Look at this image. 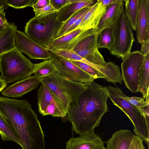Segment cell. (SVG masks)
I'll return each mask as SVG.
<instances>
[{"label":"cell","mask_w":149,"mask_h":149,"mask_svg":"<svg viewBox=\"0 0 149 149\" xmlns=\"http://www.w3.org/2000/svg\"><path fill=\"white\" fill-rule=\"evenodd\" d=\"M84 30H76L61 36L53 39L47 47L48 49L65 50L69 43L76 36Z\"/></svg>","instance_id":"25"},{"label":"cell","mask_w":149,"mask_h":149,"mask_svg":"<svg viewBox=\"0 0 149 149\" xmlns=\"http://www.w3.org/2000/svg\"><path fill=\"white\" fill-rule=\"evenodd\" d=\"M57 72L52 58L41 63L34 64L33 73L37 78L40 79L52 75Z\"/></svg>","instance_id":"26"},{"label":"cell","mask_w":149,"mask_h":149,"mask_svg":"<svg viewBox=\"0 0 149 149\" xmlns=\"http://www.w3.org/2000/svg\"><path fill=\"white\" fill-rule=\"evenodd\" d=\"M139 84L137 92H140L144 99L149 96V54L144 56L138 74Z\"/></svg>","instance_id":"22"},{"label":"cell","mask_w":149,"mask_h":149,"mask_svg":"<svg viewBox=\"0 0 149 149\" xmlns=\"http://www.w3.org/2000/svg\"><path fill=\"white\" fill-rule=\"evenodd\" d=\"M10 24L5 18V13L4 10L0 11V26L6 28L9 26Z\"/></svg>","instance_id":"35"},{"label":"cell","mask_w":149,"mask_h":149,"mask_svg":"<svg viewBox=\"0 0 149 149\" xmlns=\"http://www.w3.org/2000/svg\"><path fill=\"white\" fill-rule=\"evenodd\" d=\"M97 29L83 31L73 39L65 50H71L88 61L103 65L105 62L97 45Z\"/></svg>","instance_id":"6"},{"label":"cell","mask_w":149,"mask_h":149,"mask_svg":"<svg viewBox=\"0 0 149 149\" xmlns=\"http://www.w3.org/2000/svg\"><path fill=\"white\" fill-rule=\"evenodd\" d=\"M144 58L141 52L136 51L131 52L121 63L122 80L126 87L132 93L137 92L138 74Z\"/></svg>","instance_id":"9"},{"label":"cell","mask_w":149,"mask_h":149,"mask_svg":"<svg viewBox=\"0 0 149 149\" xmlns=\"http://www.w3.org/2000/svg\"><path fill=\"white\" fill-rule=\"evenodd\" d=\"M56 75L59 81L64 87L71 100V102L69 107H77L78 105V97L85 89V84L72 81L60 77L56 73Z\"/></svg>","instance_id":"19"},{"label":"cell","mask_w":149,"mask_h":149,"mask_svg":"<svg viewBox=\"0 0 149 149\" xmlns=\"http://www.w3.org/2000/svg\"><path fill=\"white\" fill-rule=\"evenodd\" d=\"M15 43L16 47L20 52L32 59L46 60L54 56L50 50L38 44L24 33L19 30L16 31Z\"/></svg>","instance_id":"10"},{"label":"cell","mask_w":149,"mask_h":149,"mask_svg":"<svg viewBox=\"0 0 149 149\" xmlns=\"http://www.w3.org/2000/svg\"><path fill=\"white\" fill-rule=\"evenodd\" d=\"M108 98L113 104L122 110L132 123L133 132L144 141L149 148V123L141 111L129 103L124 98V94L118 87L106 86Z\"/></svg>","instance_id":"4"},{"label":"cell","mask_w":149,"mask_h":149,"mask_svg":"<svg viewBox=\"0 0 149 149\" xmlns=\"http://www.w3.org/2000/svg\"><path fill=\"white\" fill-rule=\"evenodd\" d=\"M0 149H1L0 148Z\"/></svg>","instance_id":"43"},{"label":"cell","mask_w":149,"mask_h":149,"mask_svg":"<svg viewBox=\"0 0 149 149\" xmlns=\"http://www.w3.org/2000/svg\"><path fill=\"white\" fill-rule=\"evenodd\" d=\"M17 30V26L12 23L0 34V55L16 47L15 39Z\"/></svg>","instance_id":"20"},{"label":"cell","mask_w":149,"mask_h":149,"mask_svg":"<svg viewBox=\"0 0 149 149\" xmlns=\"http://www.w3.org/2000/svg\"><path fill=\"white\" fill-rule=\"evenodd\" d=\"M57 74L60 77L77 82L86 84L94 81V78L70 61L55 56L52 58Z\"/></svg>","instance_id":"11"},{"label":"cell","mask_w":149,"mask_h":149,"mask_svg":"<svg viewBox=\"0 0 149 149\" xmlns=\"http://www.w3.org/2000/svg\"><path fill=\"white\" fill-rule=\"evenodd\" d=\"M135 31L139 43L149 39V0H139Z\"/></svg>","instance_id":"14"},{"label":"cell","mask_w":149,"mask_h":149,"mask_svg":"<svg viewBox=\"0 0 149 149\" xmlns=\"http://www.w3.org/2000/svg\"><path fill=\"white\" fill-rule=\"evenodd\" d=\"M125 12L127 19L132 30L136 31L139 12V0H123Z\"/></svg>","instance_id":"23"},{"label":"cell","mask_w":149,"mask_h":149,"mask_svg":"<svg viewBox=\"0 0 149 149\" xmlns=\"http://www.w3.org/2000/svg\"><path fill=\"white\" fill-rule=\"evenodd\" d=\"M40 83L39 79L34 76H30L8 86L1 91V94L6 97H21L36 89Z\"/></svg>","instance_id":"13"},{"label":"cell","mask_w":149,"mask_h":149,"mask_svg":"<svg viewBox=\"0 0 149 149\" xmlns=\"http://www.w3.org/2000/svg\"><path fill=\"white\" fill-rule=\"evenodd\" d=\"M85 84L78 97V106L69 107L66 117L72 123V130L79 135L94 132L104 115L108 111L106 87L94 81Z\"/></svg>","instance_id":"2"},{"label":"cell","mask_w":149,"mask_h":149,"mask_svg":"<svg viewBox=\"0 0 149 149\" xmlns=\"http://www.w3.org/2000/svg\"><path fill=\"white\" fill-rule=\"evenodd\" d=\"M56 73L40 79L39 80L41 83L45 85L56 97L69 107L71 102V100L64 87L57 78Z\"/></svg>","instance_id":"17"},{"label":"cell","mask_w":149,"mask_h":149,"mask_svg":"<svg viewBox=\"0 0 149 149\" xmlns=\"http://www.w3.org/2000/svg\"><path fill=\"white\" fill-rule=\"evenodd\" d=\"M34 64L15 47L0 55V77L8 84L23 80L33 74Z\"/></svg>","instance_id":"3"},{"label":"cell","mask_w":149,"mask_h":149,"mask_svg":"<svg viewBox=\"0 0 149 149\" xmlns=\"http://www.w3.org/2000/svg\"><path fill=\"white\" fill-rule=\"evenodd\" d=\"M66 144V149H106L102 138L94 132L71 138Z\"/></svg>","instance_id":"12"},{"label":"cell","mask_w":149,"mask_h":149,"mask_svg":"<svg viewBox=\"0 0 149 149\" xmlns=\"http://www.w3.org/2000/svg\"><path fill=\"white\" fill-rule=\"evenodd\" d=\"M86 13L78 19L67 30L65 34L72 32L76 30L77 27L81 23ZM64 34V35H65Z\"/></svg>","instance_id":"37"},{"label":"cell","mask_w":149,"mask_h":149,"mask_svg":"<svg viewBox=\"0 0 149 149\" xmlns=\"http://www.w3.org/2000/svg\"><path fill=\"white\" fill-rule=\"evenodd\" d=\"M98 48H106L110 51L113 46V37L111 27L105 29L98 34L97 42Z\"/></svg>","instance_id":"28"},{"label":"cell","mask_w":149,"mask_h":149,"mask_svg":"<svg viewBox=\"0 0 149 149\" xmlns=\"http://www.w3.org/2000/svg\"><path fill=\"white\" fill-rule=\"evenodd\" d=\"M143 141L142 139L134 135L129 149H146Z\"/></svg>","instance_id":"34"},{"label":"cell","mask_w":149,"mask_h":149,"mask_svg":"<svg viewBox=\"0 0 149 149\" xmlns=\"http://www.w3.org/2000/svg\"><path fill=\"white\" fill-rule=\"evenodd\" d=\"M53 6L58 10L63 8L66 6L74 2L76 0H49Z\"/></svg>","instance_id":"33"},{"label":"cell","mask_w":149,"mask_h":149,"mask_svg":"<svg viewBox=\"0 0 149 149\" xmlns=\"http://www.w3.org/2000/svg\"><path fill=\"white\" fill-rule=\"evenodd\" d=\"M8 7L6 3V0H0V11L6 9Z\"/></svg>","instance_id":"41"},{"label":"cell","mask_w":149,"mask_h":149,"mask_svg":"<svg viewBox=\"0 0 149 149\" xmlns=\"http://www.w3.org/2000/svg\"><path fill=\"white\" fill-rule=\"evenodd\" d=\"M113 31V46L110 53L123 60L131 53L134 40L131 29L124 8L118 21L111 27Z\"/></svg>","instance_id":"7"},{"label":"cell","mask_w":149,"mask_h":149,"mask_svg":"<svg viewBox=\"0 0 149 149\" xmlns=\"http://www.w3.org/2000/svg\"><path fill=\"white\" fill-rule=\"evenodd\" d=\"M37 0H6L8 6L15 9L25 8L28 6L32 7Z\"/></svg>","instance_id":"30"},{"label":"cell","mask_w":149,"mask_h":149,"mask_svg":"<svg viewBox=\"0 0 149 149\" xmlns=\"http://www.w3.org/2000/svg\"><path fill=\"white\" fill-rule=\"evenodd\" d=\"M49 0H38L32 6L33 9H40L47 5Z\"/></svg>","instance_id":"38"},{"label":"cell","mask_w":149,"mask_h":149,"mask_svg":"<svg viewBox=\"0 0 149 149\" xmlns=\"http://www.w3.org/2000/svg\"><path fill=\"white\" fill-rule=\"evenodd\" d=\"M35 13V17H38L43 16L51 13H56L58 11L51 3L50 0L48 4L40 9H33Z\"/></svg>","instance_id":"31"},{"label":"cell","mask_w":149,"mask_h":149,"mask_svg":"<svg viewBox=\"0 0 149 149\" xmlns=\"http://www.w3.org/2000/svg\"><path fill=\"white\" fill-rule=\"evenodd\" d=\"M124 97L125 99L131 104L139 108H141L146 105V103L143 97L135 96L128 97L125 94Z\"/></svg>","instance_id":"32"},{"label":"cell","mask_w":149,"mask_h":149,"mask_svg":"<svg viewBox=\"0 0 149 149\" xmlns=\"http://www.w3.org/2000/svg\"><path fill=\"white\" fill-rule=\"evenodd\" d=\"M38 111L42 116L66 118L69 107L56 97L43 84L37 91Z\"/></svg>","instance_id":"8"},{"label":"cell","mask_w":149,"mask_h":149,"mask_svg":"<svg viewBox=\"0 0 149 149\" xmlns=\"http://www.w3.org/2000/svg\"><path fill=\"white\" fill-rule=\"evenodd\" d=\"M68 61L83 71L93 76L95 79L102 78L105 79L106 77L103 74L88 64L78 61Z\"/></svg>","instance_id":"29"},{"label":"cell","mask_w":149,"mask_h":149,"mask_svg":"<svg viewBox=\"0 0 149 149\" xmlns=\"http://www.w3.org/2000/svg\"><path fill=\"white\" fill-rule=\"evenodd\" d=\"M124 5L123 0H117L106 7L105 12L98 26V34L103 29L111 27L118 21L124 8Z\"/></svg>","instance_id":"16"},{"label":"cell","mask_w":149,"mask_h":149,"mask_svg":"<svg viewBox=\"0 0 149 149\" xmlns=\"http://www.w3.org/2000/svg\"></svg>","instance_id":"46"},{"label":"cell","mask_w":149,"mask_h":149,"mask_svg":"<svg viewBox=\"0 0 149 149\" xmlns=\"http://www.w3.org/2000/svg\"><path fill=\"white\" fill-rule=\"evenodd\" d=\"M141 50L144 56L149 54V39L141 43Z\"/></svg>","instance_id":"36"},{"label":"cell","mask_w":149,"mask_h":149,"mask_svg":"<svg viewBox=\"0 0 149 149\" xmlns=\"http://www.w3.org/2000/svg\"><path fill=\"white\" fill-rule=\"evenodd\" d=\"M106 9V7L97 0L96 3L91 6L76 30L80 29L85 31L93 29H97Z\"/></svg>","instance_id":"15"},{"label":"cell","mask_w":149,"mask_h":149,"mask_svg":"<svg viewBox=\"0 0 149 149\" xmlns=\"http://www.w3.org/2000/svg\"><path fill=\"white\" fill-rule=\"evenodd\" d=\"M0 111L17 134L22 149H45L38 116L26 100L0 97Z\"/></svg>","instance_id":"1"},{"label":"cell","mask_w":149,"mask_h":149,"mask_svg":"<svg viewBox=\"0 0 149 149\" xmlns=\"http://www.w3.org/2000/svg\"><path fill=\"white\" fill-rule=\"evenodd\" d=\"M102 5L107 7V6L115 3L117 0H99Z\"/></svg>","instance_id":"39"},{"label":"cell","mask_w":149,"mask_h":149,"mask_svg":"<svg viewBox=\"0 0 149 149\" xmlns=\"http://www.w3.org/2000/svg\"><path fill=\"white\" fill-rule=\"evenodd\" d=\"M134 134L127 129L115 132L106 142V149H129Z\"/></svg>","instance_id":"18"},{"label":"cell","mask_w":149,"mask_h":149,"mask_svg":"<svg viewBox=\"0 0 149 149\" xmlns=\"http://www.w3.org/2000/svg\"><path fill=\"white\" fill-rule=\"evenodd\" d=\"M57 12L30 19L25 27V34L32 40L47 48L62 24Z\"/></svg>","instance_id":"5"},{"label":"cell","mask_w":149,"mask_h":149,"mask_svg":"<svg viewBox=\"0 0 149 149\" xmlns=\"http://www.w3.org/2000/svg\"><path fill=\"white\" fill-rule=\"evenodd\" d=\"M148 149H149V148H148Z\"/></svg>","instance_id":"44"},{"label":"cell","mask_w":149,"mask_h":149,"mask_svg":"<svg viewBox=\"0 0 149 149\" xmlns=\"http://www.w3.org/2000/svg\"><path fill=\"white\" fill-rule=\"evenodd\" d=\"M5 28H4L3 26H0V35Z\"/></svg>","instance_id":"42"},{"label":"cell","mask_w":149,"mask_h":149,"mask_svg":"<svg viewBox=\"0 0 149 149\" xmlns=\"http://www.w3.org/2000/svg\"><path fill=\"white\" fill-rule=\"evenodd\" d=\"M93 0H76V1L69 4L57 12L58 18L62 23L68 19L76 12L95 4Z\"/></svg>","instance_id":"21"},{"label":"cell","mask_w":149,"mask_h":149,"mask_svg":"<svg viewBox=\"0 0 149 149\" xmlns=\"http://www.w3.org/2000/svg\"><path fill=\"white\" fill-rule=\"evenodd\" d=\"M0 135L3 141H14L21 146L19 137L5 117L0 113Z\"/></svg>","instance_id":"24"},{"label":"cell","mask_w":149,"mask_h":149,"mask_svg":"<svg viewBox=\"0 0 149 149\" xmlns=\"http://www.w3.org/2000/svg\"><path fill=\"white\" fill-rule=\"evenodd\" d=\"M8 84L0 76V92L7 86Z\"/></svg>","instance_id":"40"},{"label":"cell","mask_w":149,"mask_h":149,"mask_svg":"<svg viewBox=\"0 0 149 149\" xmlns=\"http://www.w3.org/2000/svg\"><path fill=\"white\" fill-rule=\"evenodd\" d=\"M91 6L85 8L76 12L66 20L62 22L58 32L54 36V39L64 35L68 28L78 19L87 12Z\"/></svg>","instance_id":"27"},{"label":"cell","mask_w":149,"mask_h":149,"mask_svg":"<svg viewBox=\"0 0 149 149\" xmlns=\"http://www.w3.org/2000/svg\"><path fill=\"white\" fill-rule=\"evenodd\" d=\"M0 113H1V112H0Z\"/></svg>","instance_id":"45"}]
</instances>
